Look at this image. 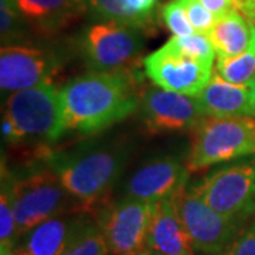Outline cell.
<instances>
[{
    "mask_svg": "<svg viewBox=\"0 0 255 255\" xmlns=\"http://www.w3.org/2000/svg\"><path fill=\"white\" fill-rule=\"evenodd\" d=\"M128 71L90 73L60 90L65 133L94 135L139 110L140 97Z\"/></svg>",
    "mask_w": 255,
    "mask_h": 255,
    "instance_id": "1",
    "label": "cell"
},
{
    "mask_svg": "<svg viewBox=\"0 0 255 255\" xmlns=\"http://www.w3.org/2000/svg\"><path fill=\"white\" fill-rule=\"evenodd\" d=\"M127 159L124 147L100 145L71 152H50L44 162L85 211L97 207L108 196L124 172Z\"/></svg>",
    "mask_w": 255,
    "mask_h": 255,
    "instance_id": "2",
    "label": "cell"
},
{
    "mask_svg": "<svg viewBox=\"0 0 255 255\" xmlns=\"http://www.w3.org/2000/svg\"><path fill=\"white\" fill-rule=\"evenodd\" d=\"M64 133L60 90L53 84H40L7 97L1 117V135L7 143L48 147Z\"/></svg>",
    "mask_w": 255,
    "mask_h": 255,
    "instance_id": "3",
    "label": "cell"
},
{
    "mask_svg": "<svg viewBox=\"0 0 255 255\" xmlns=\"http://www.w3.org/2000/svg\"><path fill=\"white\" fill-rule=\"evenodd\" d=\"M255 155V118L204 117L194 128L187 164L190 172Z\"/></svg>",
    "mask_w": 255,
    "mask_h": 255,
    "instance_id": "4",
    "label": "cell"
},
{
    "mask_svg": "<svg viewBox=\"0 0 255 255\" xmlns=\"http://www.w3.org/2000/svg\"><path fill=\"white\" fill-rule=\"evenodd\" d=\"M143 30L114 21H95L80 37L84 63L94 73L128 71L143 50Z\"/></svg>",
    "mask_w": 255,
    "mask_h": 255,
    "instance_id": "5",
    "label": "cell"
},
{
    "mask_svg": "<svg viewBox=\"0 0 255 255\" xmlns=\"http://www.w3.org/2000/svg\"><path fill=\"white\" fill-rule=\"evenodd\" d=\"M11 191L17 236L51 217L68 213L75 200L48 167L34 170L20 179L14 177Z\"/></svg>",
    "mask_w": 255,
    "mask_h": 255,
    "instance_id": "6",
    "label": "cell"
},
{
    "mask_svg": "<svg viewBox=\"0 0 255 255\" xmlns=\"http://www.w3.org/2000/svg\"><path fill=\"white\" fill-rule=\"evenodd\" d=\"M196 190L220 214L246 220L255 211V155L207 174Z\"/></svg>",
    "mask_w": 255,
    "mask_h": 255,
    "instance_id": "7",
    "label": "cell"
},
{
    "mask_svg": "<svg viewBox=\"0 0 255 255\" xmlns=\"http://www.w3.org/2000/svg\"><path fill=\"white\" fill-rule=\"evenodd\" d=\"M179 213L194 250L210 255H221L237 236L241 221L230 219L211 209L196 187H184L177 194Z\"/></svg>",
    "mask_w": 255,
    "mask_h": 255,
    "instance_id": "8",
    "label": "cell"
},
{
    "mask_svg": "<svg viewBox=\"0 0 255 255\" xmlns=\"http://www.w3.org/2000/svg\"><path fill=\"white\" fill-rule=\"evenodd\" d=\"M155 201L125 197L100 210L98 226L111 255H124L145 248Z\"/></svg>",
    "mask_w": 255,
    "mask_h": 255,
    "instance_id": "9",
    "label": "cell"
},
{
    "mask_svg": "<svg viewBox=\"0 0 255 255\" xmlns=\"http://www.w3.org/2000/svg\"><path fill=\"white\" fill-rule=\"evenodd\" d=\"M146 77L167 91L197 97L213 75V65L200 63L166 43L143 60Z\"/></svg>",
    "mask_w": 255,
    "mask_h": 255,
    "instance_id": "10",
    "label": "cell"
},
{
    "mask_svg": "<svg viewBox=\"0 0 255 255\" xmlns=\"http://www.w3.org/2000/svg\"><path fill=\"white\" fill-rule=\"evenodd\" d=\"M140 121L150 133L194 129L204 118L196 97L152 87L140 95Z\"/></svg>",
    "mask_w": 255,
    "mask_h": 255,
    "instance_id": "11",
    "label": "cell"
},
{
    "mask_svg": "<svg viewBox=\"0 0 255 255\" xmlns=\"http://www.w3.org/2000/svg\"><path fill=\"white\" fill-rule=\"evenodd\" d=\"M60 61L51 51L28 46H6L0 50V88L7 95L40 84H51Z\"/></svg>",
    "mask_w": 255,
    "mask_h": 255,
    "instance_id": "12",
    "label": "cell"
},
{
    "mask_svg": "<svg viewBox=\"0 0 255 255\" xmlns=\"http://www.w3.org/2000/svg\"><path fill=\"white\" fill-rule=\"evenodd\" d=\"M189 173V164L176 156L155 157L130 174L125 184V194L137 200H163L187 187Z\"/></svg>",
    "mask_w": 255,
    "mask_h": 255,
    "instance_id": "13",
    "label": "cell"
},
{
    "mask_svg": "<svg viewBox=\"0 0 255 255\" xmlns=\"http://www.w3.org/2000/svg\"><path fill=\"white\" fill-rule=\"evenodd\" d=\"M196 98L206 117L255 118V92L253 84L240 85L228 82L216 71Z\"/></svg>",
    "mask_w": 255,
    "mask_h": 255,
    "instance_id": "14",
    "label": "cell"
},
{
    "mask_svg": "<svg viewBox=\"0 0 255 255\" xmlns=\"http://www.w3.org/2000/svg\"><path fill=\"white\" fill-rule=\"evenodd\" d=\"M179 193L172 197L155 201L146 246L160 255H194V248L179 213Z\"/></svg>",
    "mask_w": 255,
    "mask_h": 255,
    "instance_id": "15",
    "label": "cell"
},
{
    "mask_svg": "<svg viewBox=\"0 0 255 255\" xmlns=\"http://www.w3.org/2000/svg\"><path fill=\"white\" fill-rule=\"evenodd\" d=\"M90 220L87 214L64 213L28 231L23 248L28 255H60Z\"/></svg>",
    "mask_w": 255,
    "mask_h": 255,
    "instance_id": "16",
    "label": "cell"
},
{
    "mask_svg": "<svg viewBox=\"0 0 255 255\" xmlns=\"http://www.w3.org/2000/svg\"><path fill=\"white\" fill-rule=\"evenodd\" d=\"M14 3L28 24L43 34H54L81 14L75 0H14Z\"/></svg>",
    "mask_w": 255,
    "mask_h": 255,
    "instance_id": "17",
    "label": "cell"
},
{
    "mask_svg": "<svg viewBox=\"0 0 255 255\" xmlns=\"http://www.w3.org/2000/svg\"><path fill=\"white\" fill-rule=\"evenodd\" d=\"M255 36V27L237 9L228 10L216 20L209 37L217 57H233L244 53Z\"/></svg>",
    "mask_w": 255,
    "mask_h": 255,
    "instance_id": "18",
    "label": "cell"
},
{
    "mask_svg": "<svg viewBox=\"0 0 255 255\" xmlns=\"http://www.w3.org/2000/svg\"><path fill=\"white\" fill-rule=\"evenodd\" d=\"M216 73L228 82L251 85L255 80V36L244 53L233 57H217Z\"/></svg>",
    "mask_w": 255,
    "mask_h": 255,
    "instance_id": "19",
    "label": "cell"
},
{
    "mask_svg": "<svg viewBox=\"0 0 255 255\" xmlns=\"http://www.w3.org/2000/svg\"><path fill=\"white\" fill-rule=\"evenodd\" d=\"M13 179L3 163L1 166V191H0V250L11 251L17 236V224L13 210Z\"/></svg>",
    "mask_w": 255,
    "mask_h": 255,
    "instance_id": "20",
    "label": "cell"
},
{
    "mask_svg": "<svg viewBox=\"0 0 255 255\" xmlns=\"http://www.w3.org/2000/svg\"><path fill=\"white\" fill-rule=\"evenodd\" d=\"M75 1L81 14H87L90 16V18H94L97 21H114L130 27L140 28L128 9L127 0H75Z\"/></svg>",
    "mask_w": 255,
    "mask_h": 255,
    "instance_id": "21",
    "label": "cell"
},
{
    "mask_svg": "<svg viewBox=\"0 0 255 255\" xmlns=\"http://www.w3.org/2000/svg\"><path fill=\"white\" fill-rule=\"evenodd\" d=\"M27 20L18 11L14 0H0V40L1 47L21 46L28 36Z\"/></svg>",
    "mask_w": 255,
    "mask_h": 255,
    "instance_id": "22",
    "label": "cell"
},
{
    "mask_svg": "<svg viewBox=\"0 0 255 255\" xmlns=\"http://www.w3.org/2000/svg\"><path fill=\"white\" fill-rule=\"evenodd\" d=\"M108 253L98 223L90 219L60 255H108Z\"/></svg>",
    "mask_w": 255,
    "mask_h": 255,
    "instance_id": "23",
    "label": "cell"
},
{
    "mask_svg": "<svg viewBox=\"0 0 255 255\" xmlns=\"http://www.w3.org/2000/svg\"><path fill=\"white\" fill-rule=\"evenodd\" d=\"M167 43H170L183 54L189 55L191 58L207 65H213L214 57L217 55L209 34L204 33H193L190 36L182 37L173 36Z\"/></svg>",
    "mask_w": 255,
    "mask_h": 255,
    "instance_id": "24",
    "label": "cell"
},
{
    "mask_svg": "<svg viewBox=\"0 0 255 255\" xmlns=\"http://www.w3.org/2000/svg\"><path fill=\"white\" fill-rule=\"evenodd\" d=\"M160 16L164 26L173 36H190L196 33L183 7L182 0H169L160 10Z\"/></svg>",
    "mask_w": 255,
    "mask_h": 255,
    "instance_id": "25",
    "label": "cell"
},
{
    "mask_svg": "<svg viewBox=\"0 0 255 255\" xmlns=\"http://www.w3.org/2000/svg\"><path fill=\"white\" fill-rule=\"evenodd\" d=\"M182 3L194 31L209 34L217 17L204 7L200 0H182Z\"/></svg>",
    "mask_w": 255,
    "mask_h": 255,
    "instance_id": "26",
    "label": "cell"
},
{
    "mask_svg": "<svg viewBox=\"0 0 255 255\" xmlns=\"http://www.w3.org/2000/svg\"><path fill=\"white\" fill-rule=\"evenodd\" d=\"M221 255H255V220L237 233Z\"/></svg>",
    "mask_w": 255,
    "mask_h": 255,
    "instance_id": "27",
    "label": "cell"
},
{
    "mask_svg": "<svg viewBox=\"0 0 255 255\" xmlns=\"http://www.w3.org/2000/svg\"><path fill=\"white\" fill-rule=\"evenodd\" d=\"M200 1L216 17H220L224 13H227L228 10L234 9L233 0H200Z\"/></svg>",
    "mask_w": 255,
    "mask_h": 255,
    "instance_id": "28",
    "label": "cell"
},
{
    "mask_svg": "<svg viewBox=\"0 0 255 255\" xmlns=\"http://www.w3.org/2000/svg\"><path fill=\"white\" fill-rule=\"evenodd\" d=\"M124 255H160L159 253H156L155 250H152V248H149V247L146 246L145 248H142V250H137V251H133V253H129V254H124Z\"/></svg>",
    "mask_w": 255,
    "mask_h": 255,
    "instance_id": "29",
    "label": "cell"
},
{
    "mask_svg": "<svg viewBox=\"0 0 255 255\" xmlns=\"http://www.w3.org/2000/svg\"><path fill=\"white\" fill-rule=\"evenodd\" d=\"M0 251H1V255H28V253L23 247L13 248L11 251H6V250H0Z\"/></svg>",
    "mask_w": 255,
    "mask_h": 255,
    "instance_id": "30",
    "label": "cell"
},
{
    "mask_svg": "<svg viewBox=\"0 0 255 255\" xmlns=\"http://www.w3.org/2000/svg\"><path fill=\"white\" fill-rule=\"evenodd\" d=\"M250 21H251V23H253V26H254V27H255V16H254V17H251V18H250Z\"/></svg>",
    "mask_w": 255,
    "mask_h": 255,
    "instance_id": "31",
    "label": "cell"
},
{
    "mask_svg": "<svg viewBox=\"0 0 255 255\" xmlns=\"http://www.w3.org/2000/svg\"><path fill=\"white\" fill-rule=\"evenodd\" d=\"M253 88H254V92H255V80H254V82H253Z\"/></svg>",
    "mask_w": 255,
    "mask_h": 255,
    "instance_id": "32",
    "label": "cell"
}]
</instances>
